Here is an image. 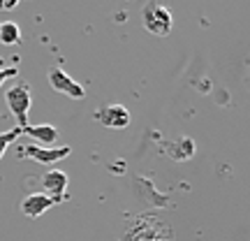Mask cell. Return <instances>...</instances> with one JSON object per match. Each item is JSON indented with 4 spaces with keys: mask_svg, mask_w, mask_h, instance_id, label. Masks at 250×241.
Instances as JSON below:
<instances>
[{
    "mask_svg": "<svg viewBox=\"0 0 250 241\" xmlns=\"http://www.w3.org/2000/svg\"><path fill=\"white\" fill-rule=\"evenodd\" d=\"M123 241H174V232L160 216L142 214L125 227Z\"/></svg>",
    "mask_w": 250,
    "mask_h": 241,
    "instance_id": "6da1fadb",
    "label": "cell"
},
{
    "mask_svg": "<svg viewBox=\"0 0 250 241\" xmlns=\"http://www.w3.org/2000/svg\"><path fill=\"white\" fill-rule=\"evenodd\" d=\"M5 100H7L9 111L14 114L19 128H26L28 125V111H30V86L28 84H14L12 88L5 90Z\"/></svg>",
    "mask_w": 250,
    "mask_h": 241,
    "instance_id": "7a4b0ae2",
    "label": "cell"
},
{
    "mask_svg": "<svg viewBox=\"0 0 250 241\" xmlns=\"http://www.w3.org/2000/svg\"><path fill=\"white\" fill-rule=\"evenodd\" d=\"M144 28L153 33V35H167L171 30V23H174V19H171V12L167 7H162L158 2H148L146 7H144Z\"/></svg>",
    "mask_w": 250,
    "mask_h": 241,
    "instance_id": "3957f363",
    "label": "cell"
},
{
    "mask_svg": "<svg viewBox=\"0 0 250 241\" xmlns=\"http://www.w3.org/2000/svg\"><path fill=\"white\" fill-rule=\"evenodd\" d=\"M70 146H56V149H49V146H40V144H26V146H19L17 155L19 158H30L35 162H42V165H54V162L62 160L70 155Z\"/></svg>",
    "mask_w": 250,
    "mask_h": 241,
    "instance_id": "277c9868",
    "label": "cell"
},
{
    "mask_svg": "<svg viewBox=\"0 0 250 241\" xmlns=\"http://www.w3.org/2000/svg\"><path fill=\"white\" fill-rule=\"evenodd\" d=\"M49 84H51V88L54 90H58V93L67 95V98H72V100H83L86 98L83 86L77 84V81L72 79L65 70H61V67H51V70H49Z\"/></svg>",
    "mask_w": 250,
    "mask_h": 241,
    "instance_id": "5b68a950",
    "label": "cell"
},
{
    "mask_svg": "<svg viewBox=\"0 0 250 241\" xmlns=\"http://www.w3.org/2000/svg\"><path fill=\"white\" fill-rule=\"evenodd\" d=\"M67 186H70V181H67V174L62 170H49L42 176V193L46 197H51L56 204L67 199Z\"/></svg>",
    "mask_w": 250,
    "mask_h": 241,
    "instance_id": "8992f818",
    "label": "cell"
},
{
    "mask_svg": "<svg viewBox=\"0 0 250 241\" xmlns=\"http://www.w3.org/2000/svg\"><path fill=\"white\" fill-rule=\"evenodd\" d=\"M95 121L109 130H121V128L130 125V111L123 105H107V107H100L95 111Z\"/></svg>",
    "mask_w": 250,
    "mask_h": 241,
    "instance_id": "52a82bcc",
    "label": "cell"
},
{
    "mask_svg": "<svg viewBox=\"0 0 250 241\" xmlns=\"http://www.w3.org/2000/svg\"><path fill=\"white\" fill-rule=\"evenodd\" d=\"M54 204L56 202L51 197H46L44 193H30L28 197L21 199V211H23V216H28V218H40V216L46 214Z\"/></svg>",
    "mask_w": 250,
    "mask_h": 241,
    "instance_id": "ba28073f",
    "label": "cell"
},
{
    "mask_svg": "<svg viewBox=\"0 0 250 241\" xmlns=\"http://www.w3.org/2000/svg\"><path fill=\"white\" fill-rule=\"evenodd\" d=\"M21 134H28L30 139L40 142V146H51V144L58 139V130L49 123H44V125H30L28 123L26 128H21Z\"/></svg>",
    "mask_w": 250,
    "mask_h": 241,
    "instance_id": "9c48e42d",
    "label": "cell"
},
{
    "mask_svg": "<svg viewBox=\"0 0 250 241\" xmlns=\"http://www.w3.org/2000/svg\"><path fill=\"white\" fill-rule=\"evenodd\" d=\"M167 155H171L174 160H188L195 155V142L192 139H179L167 146Z\"/></svg>",
    "mask_w": 250,
    "mask_h": 241,
    "instance_id": "30bf717a",
    "label": "cell"
},
{
    "mask_svg": "<svg viewBox=\"0 0 250 241\" xmlns=\"http://www.w3.org/2000/svg\"><path fill=\"white\" fill-rule=\"evenodd\" d=\"M0 42L5 46H12V44H19L21 42V30L14 21H5L0 23Z\"/></svg>",
    "mask_w": 250,
    "mask_h": 241,
    "instance_id": "8fae6325",
    "label": "cell"
},
{
    "mask_svg": "<svg viewBox=\"0 0 250 241\" xmlns=\"http://www.w3.org/2000/svg\"><path fill=\"white\" fill-rule=\"evenodd\" d=\"M19 134H21V128H12V130H7V132H0V158L5 155V151H7L12 144L19 139Z\"/></svg>",
    "mask_w": 250,
    "mask_h": 241,
    "instance_id": "7c38bea8",
    "label": "cell"
},
{
    "mask_svg": "<svg viewBox=\"0 0 250 241\" xmlns=\"http://www.w3.org/2000/svg\"><path fill=\"white\" fill-rule=\"evenodd\" d=\"M14 74H17V67H0V86L5 84V79L14 77Z\"/></svg>",
    "mask_w": 250,
    "mask_h": 241,
    "instance_id": "4fadbf2b",
    "label": "cell"
},
{
    "mask_svg": "<svg viewBox=\"0 0 250 241\" xmlns=\"http://www.w3.org/2000/svg\"><path fill=\"white\" fill-rule=\"evenodd\" d=\"M19 2L17 0H9V2H0V12H9V9H14Z\"/></svg>",
    "mask_w": 250,
    "mask_h": 241,
    "instance_id": "5bb4252c",
    "label": "cell"
}]
</instances>
